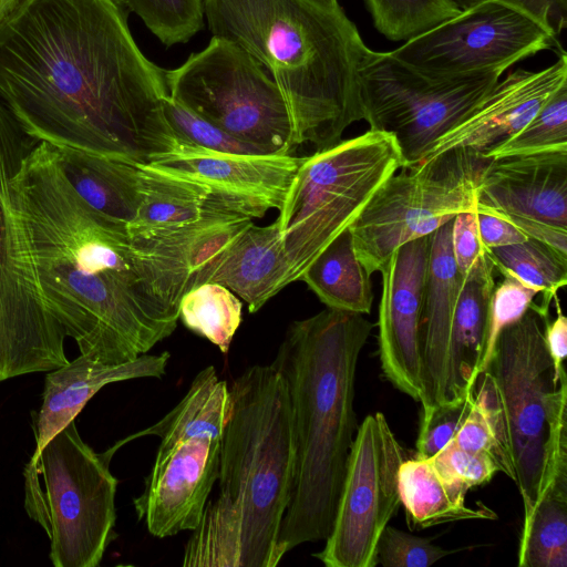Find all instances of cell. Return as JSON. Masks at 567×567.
Segmentation results:
<instances>
[{
    "mask_svg": "<svg viewBox=\"0 0 567 567\" xmlns=\"http://www.w3.org/2000/svg\"><path fill=\"white\" fill-rule=\"evenodd\" d=\"M44 300L82 355L120 364L169 337L179 309L157 290L127 227L74 190L39 142L11 185Z\"/></svg>",
    "mask_w": 567,
    "mask_h": 567,
    "instance_id": "obj_2",
    "label": "cell"
},
{
    "mask_svg": "<svg viewBox=\"0 0 567 567\" xmlns=\"http://www.w3.org/2000/svg\"><path fill=\"white\" fill-rule=\"evenodd\" d=\"M404 159L390 133H365L317 150L301 163L279 209V227L291 282L360 216Z\"/></svg>",
    "mask_w": 567,
    "mask_h": 567,
    "instance_id": "obj_7",
    "label": "cell"
},
{
    "mask_svg": "<svg viewBox=\"0 0 567 567\" xmlns=\"http://www.w3.org/2000/svg\"><path fill=\"white\" fill-rule=\"evenodd\" d=\"M231 410L229 385L219 379L213 365L198 372L184 398L158 422L114 446L146 435L159 437L167 444L194 434L208 433L223 436Z\"/></svg>",
    "mask_w": 567,
    "mask_h": 567,
    "instance_id": "obj_27",
    "label": "cell"
},
{
    "mask_svg": "<svg viewBox=\"0 0 567 567\" xmlns=\"http://www.w3.org/2000/svg\"><path fill=\"white\" fill-rule=\"evenodd\" d=\"M125 0H19L0 22V100L37 142L145 161L168 96Z\"/></svg>",
    "mask_w": 567,
    "mask_h": 567,
    "instance_id": "obj_1",
    "label": "cell"
},
{
    "mask_svg": "<svg viewBox=\"0 0 567 567\" xmlns=\"http://www.w3.org/2000/svg\"><path fill=\"white\" fill-rule=\"evenodd\" d=\"M431 235L400 246L380 268L378 348L384 377L421 402L424 392L421 327Z\"/></svg>",
    "mask_w": 567,
    "mask_h": 567,
    "instance_id": "obj_17",
    "label": "cell"
},
{
    "mask_svg": "<svg viewBox=\"0 0 567 567\" xmlns=\"http://www.w3.org/2000/svg\"><path fill=\"white\" fill-rule=\"evenodd\" d=\"M419 537L388 525L378 543L377 564L383 567H427L453 554Z\"/></svg>",
    "mask_w": 567,
    "mask_h": 567,
    "instance_id": "obj_38",
    "label": "cell"
},
{
    "mask_svg": "<svg viewBox=\"0 0 567 567\" xmlns=\"http://www.w3.org/2000/svg\"><path fill=\"white\" fill-rule=\"evenodd\" d=\"M19 0H0V22L10 13Z\"/></svg>",
    "mask_w": 567,
    "mask_h": 567,
    "instance_id": "obj_46",
    "label": "cell"
},
{
    "mask_svg": "<svg viewBox=\"0 0 567 567\" xmlns=\"http://www.w3.org/2000/svg\"><path fill=\"white\" fill-rule=\"evenodd\" d=\"M548 310L533 305L498 336L474 382L498 443L501 472L516 485L524 517L545 486L567 472V378L556 381L544 328Z\"/></svg>",
    "mask_w": 567,
    "mask_h": 567,
    "instance_id": "obj_6",
    "label": "cell"
},
{
    "mask_svg": "<svg viewBox=\"0 0 567 567\" xmlns=\"http://www.w3.org/2000/svg\"><path fill=\"white\" fill-rule=\"evenodd\" d=\"M555 301L557 316L554 320H546L544 328L545 343L554 365V377L560 381L566 377L564 361L567 354V319L561 312L557 295Z\"/></svg>",
    "mask_w": 567,
    "mask_h": 567,
    "instance_id": "obj_43",
    "label": "cell"
},
{
    "mask_svg": "<svg viewBox=\"0 0 567 567\" xmlns=\"http://www.w3.org/2000/svg\"><path fill=\"white\" fill-rule=\"evenodd\" d=\"M452 223L453 219L431 234L421 327L422 409L447 402L450 334L464 280L453 257Z\"/></svg>",
    "mask_w": 567,
    "mask_h": 567,
    "instance_id": "obj_21",
    "label": "cell"
},
{
    "mask_svg": "<svg viewBox=\"0 0 567 567\" xmlns=\"http://www.w3.org/2000/svg\"><path fill=\"white\" fill-rule=\"evenodd\" d=\"M567 83V55L539 71L517 69L494 87L460 121L441 136L424 159L452 148L484 153L522 130L547 99Z\"/></svg>",
    "mask_w": 567,
    "mask_h": 567,
    "instance_id": "obj_19",
    "label": "cell"
},
{
    "mask_svg": "<svg viewBox=\"0 0 567 567\" xmlns=\"http://www.w3.org/2000/svg\"><path fill=\"white\" fill-rule=\"evenodd\" d=\"M161 107L173 132L189 143L217 152L248 155L267 154L224 132L174 101L169 95L162 100Z\"/></svg>",
    "mask_w": 567,
    "mask_h": 567,
    "instance_id": "obj_35",
    "label": "cell"
},
{
    "mask_svg": "<svg viewBox=\"0 0 567 567\" xmlns=\"http://www.w3.org/2000/svg\"><path fill=\"white\" fill-rule=\"evenodd\" d=\"M476 213L514 225L557 251L567 245V152L488 159L476 188Z\"/></svg>",
    "mask_w": 567,
    "mask_h": 567,
    "instance_id": "obj_16",
    "label": "cell"
},
{
    "mask_svg": "<svg viewBox=\"0 0 567 567\" xmlns=\"http://www.w3.org/2000/svg\"><path fill=\"white\" fill-rule=\"evenodd\" d=\"M374 28L391 41H410L454 18L453 0H363Z\"/></svg>",
    "mask_w": 567,
    "mask_h": 567,
    "instance_id": "obj_33",
    "label": "cell"
},
{
    "mask_svg": "<svg viewBox=\"0 0 567 567\" xmlns=\"http://www.w3.org/2000/svg\"><path fill=\"white\" fill-rule=\"evenodd\" d=\"M559 48L558 38L509 0H481L389 53L433 76L504 73Z\"/></svg>",
    "mask_w": 567,
    "mask_h": 567,
    "instance_id": "obj_12",
    "label": "cell"
},
{
    "mask_svg": "<svg viewBox=\"0 0 567 567\" xmlns=\"http://www.w3.org/2000/svg\"><path fill=\"white\" fill-rule=\"evenodd\" d=\"M171 354H142L120 364H105L80 354L45 375L41 408L33 416L35 450H41L83 410L105 385L140 378L161 379Z\"/></svg>",
    "mask_w": 567,
    "mask_h": 567,
    "instance_id": "obj_20",
    "label": "cell"
},
{
    "mask_svg": "<svg viewBox=\"0 0 567 567\" xmlns=\"http://www.w3.org/2000/svg\"><path fill=\"white\" fill-rule=\"evenodd\" d=\"M207 282H216L258 311L282 288L291 284L288 258L276 220L267 226L254 221L241 230L215 260Z\"/></svg>",
    "mask_w": 567,
    "mask_h": 567,
    "instance_id": "obj_22",
    "label": "cell"
},
{
    "mask_svg": "<svg viewBox=\"0 0 567 567\" xmlns=\"http://www.w3.org/2000/svg\"><path fill=\"white\" fill-rule=\"evenodd\" d=\"M221 439L203 433L159 444L144 489L133 501L153 536L197 527L218 478Z\"/></svg>",
    "mask_w": 567,
    "mask_h": 567,
    "instance_id": "obj_18",
    "label": "cell"
},
{
    "mask_svg": "<svg viewBox=\"0 0 567 567\" xmlns=\"http://www.w3.org/2000/svg\"><path fill=\"white\" fill-rule=\"evenodd\" d=\"M204 14L213 37L269 72L293 146L330 147L363 120L360 71L370 49L338 0H204Z\"/></svg>",
    "mask_w": 567,
    "mask_h": 567,
    "instance_id": "obj_5",
    "label": "cell"
},
{
    "mask_svg": "<svg viewBox=\"0 0 567 567\" xmlns=\"http://www.w3.org/2000/svg\"><path fill=\"white\" fill-rule=\"evenodd\" d=\"M519 567L567 566V475L557 476L524 517Z\"/></svg>",
    "mask_w": 567,
    "mask_h": 567,
    "instance_id": "obj_29",
    "label": "cell"
},
{
    "mask_svg": "<svg viewBox=\"0 0 567 567\" xmlns=\"http://www.w3.org/2000/svg\"><path fill=\"white\" fill-rule=\"evenodd\" d=\"M372 328L361 313L327 308L293 321L271 363L287 384L295 443L292 488L278 537L281 557L331 532L359 426L358 360Z\"/></svg>",
    "mask_w": 567,
    "mask_h": 567,
    "instance_id": "obj_3",
    "label": "cell"
},
{
    "mask_svg": "<svg viewBox=\"0 0 567 567\" xmlns=\"http://www.w3.org/2000/svg\"><path fill=\"white\" fill-rule=\"evenodd\" d=\"M451 442L467 451L488 454L501 472V454L494 429L484 405L475 395L472 409Z\"/></svg>",
    "mask_w": 567,
    "mask_h": 567,
    "instance_id": "obj_41",
    "label": "cell"
},
{
    "mask_svg": "<svg viewBox=\"0 0 567 567\" xmlns=\"http://www.w3.org/2000/svg\"><path fill=\"white\" fill-rule=\"evenodd\" d=\"M430 460L443 480L466 491L489 482L499 472L488 454L461 449L451 441Z\"/></svg>",
    "mask_w": 567,
    "mask_h": 567,
    "instance_id": "obj_39",
    "label": "cell"
},
{
    "mask_svg": "<svg viewBox=\"0 0 567 567\" xmlns=\"http://www.w3.org/2000/svg\"><path fill=\"white\" fill-rule=\"evenodd\" d=\"M487 252L502 275H509L542 293L544 308L549 309L557 291L567 284V257L538 240L528 238Z\"/></svg>",
    "mask_w": 567,
    "mask_h": 567,
    "instance_id": "obj_30",
    "label": "cell"
},
{
    "mask_svg": "<svg viewBox=\"0 0 567 567\" xmlns=\"http://www.w3.org/2000/svg\"><path fill=\"white\" fill-rule=\"evenodd\" d=\"M404 451L381 412L358 426L333 525L313 556L327 567H375L383 529L401 499L399 470Z\"/></svg>",
    "mask_w": 567,
    "mask_h": 567,
    "instance_id": "obj_13",
    "label": "cell"
},
{
    "mask_svg": "<svg viewBox=\"0 0 567 567\" xmlns=\"http://www.w3.org/2000/svg\"><path fill=\"white\" fill-rule=\"evenodd\" d=\"M547 152H567V83L547 99L522 130L481 156L496 159Z\"/></svg>",
    "mask_w": 567,
    "mask_h": 567,
    "instance_id": "obj_32",
    "label": "cell"
},
{
    "mask_svg": "<svg viewBox=\"0 0 567 567\" xmlns=\"http://www.w3.org/2000/svg\"><path fill=\"white\" fill-rule=\"evenodd\" d=\"M167 48L187 43L204 27V0H125Z\"/></svg>",
    "mask_w": 567,
    "mask_h": 567,
    "instance_id": "obj_34",
    "label": "cell"
},
{
    "mask_svg": "<svg viewBox=\"0 0 567 567\" xmlns=\"http://www.w3.org/2000/svg\"><path fill=\"white\" fill-rule=\"evenodd\" d=\"M487 161L474 150L452 148L389 177L349 228L367 271H379L400 246L431 235L458 213L475 210Z\"/></svg>",
    "mask_w": 567,
    "mask_h": 567,
    "instance_id": "obj_9",
    "label": "cell"
},
{
    "mask_svg": "<svg viewBox=\"0 0 567 567\" xmlns=\"http://www.w3.org/2000/svg\"><path fill=\"white\" fill-rule=\"evenodd\" d=\"M474 403V388L463 396L422 409L415 458L427 460L457 433Z\"/></svg>",
    "mask_w": 567,
    "mask_h": 567,
    "instance_id": "obj_36",
    "label": "cell"
},
{
    "mask_svg": "<svg viewBox=\"0 0 567 567\" xmlns=\"http://www.w3.org/2000/svg\"><path fill=\"white\" fill-rule=\"evenodd\" d=\"M169 96L229 135L267 154H290L292 125L285 99L265 69L238 45L212 37L176 69Z\"/></svg>",
    "mask_w": 567,
    "mask_h": 567,
    "instance_id": "obj_10",
    "label": "cell"
},
{
    "mask_svg": "<svg viewBox=\"0 0 567 567\" xmlns=\"http://www.w3.org/2000/svg\"><path fill=\"white\" fill-rule=\"evenodd\" d=\"M217 496L208 501L184 547V567H275L295 470L289 392L270 363L229 385Z\"/></svg>",
    "mask_w": 567,
    "mask_h": 567,
    "instance_id": "obj_4",
    "label": "cell"
},
{
    "mask_svg": "<svg viewBox=\"0 0 567 567\" xmlns=\"http://www.w3.org/2000/svg\"><path fill=\"white\" fill-rule=\"evenodd\" d=\"M145 163L189 178L252 218L280 209L302 157L234 154L189 143L167 124L162 109L144 140Z\"/></svg>",
    "mask_w": 567,
    "mask_h": 567,
    "instance_id": "obj_15",
    "label": "cell"
},
{
    "mask_svg": "<svg viewBox=\"0 0 567 567\" xmlns=\"http://www.w3.org/2000/svg\"><path fill=\"white\" fill-rule=\"evenodd\" d=\"M478 231L486 250L523 243L528 237L511 223L494 215L477 213Z\"/></svg>",
    "mask_w": 567,
    "mask_h": 567,
    "instance_id": "obj_45",
    "label": "cell"
},
{
    "mask_svg": "<svg viewBox=\"0 0 567 567\" xmlns=\"http://www.w3.org/2000/svg\"><path fill=\"white\" fill-rule=\"evenodd\" d=\"M502 73L433 76L389 52L369 50L360 71L363 120L394 136L403 168L423 162L434 143L494 87Z\"/></svg>",
    "mask_w": 567,
    "mask_h": 567,
    "instance_id": "obj_11",
    "label": "cell"
},
{
    "mask_svg": "<svg viewBox=\"0 0 567 567\" xmlns=\"http://www.w3.org/2000/svg\"><path fill=\"white\" fill-rule=\"evenodd\" d=\"M451 243L457 270L465 277L475 262L487 252L480 237L475 210L462 212L454 216Z\"/></svg>",
    "mask_w": 567,
    "mask_h": 567,
    "instance_id": "obj_42",
    "label": "cell"
},
{
    "mask_svg": "<svg viewBox=\"0 0 567 567\" xmlns=\"http://www.w3.org/2000/svg\"><path fill=\"white\" fill-rule=\"evenodd\" d=\"M241 308L240 300L228 288L205 282L182 297L178 319L226 354L240 326Z\"/></svg>",
    "mask_w": 567,
    "mask_h": 567,
    "instance_id": "obj_31",
    "label": "cell"
},
{
    "mask_svg": "<svg viewBox=\"0 0 567 567\" xmlns=\"http://www.w3.org/2000/svg\"><path fill=\"white\" fill-rule=\"evenodd\" d=\"M502 276L491 297L487 340L478 373L489 359L499 333L519 320L539 293L509 275Z\"/></svg>",
    "mask_w": 567,
    "mask_h": 567,
    "instance_id": "obj_37",
    "label": "cell"
},
{
    "mask_svg": "<svg viewBox=\"0 0 567 567\" xmlns=\"http://www.w3.org/2000/svg\"><path fill=\"white\" fill-rule=\"evenodd\" d=\"M399 492L408 525L420 530L471 519H495L487 507H468L466 489L443 480L430 458L404 460L399 470Z\"/></svg>",
    "mask_w": 567,
    "mask_h": 567,
    "instance_id": "obj_26",
    "label": "cell"
},
{
    "mask_svg": "<svg viewBox=\"0 0 567 567\" xmlns=\"http://www.w3.org/2000/svg\"><path fill=\"white\" fill-rule=\"evenodd\" d=\"M453 1L456 3V6L461 10H463V9L472 7L473 4L477 3L481 0H453Z\"/></svg>",
    "mask_w": 567,
    "mask_h": 567,
    "instance_id": "obj_47",
    "label": "cell"
},
{
    "mask_svg": "<svg viewBox=\"0 0 567 567\" xmlns=\"http://www.w3.org/2000/svg\"><path fill=\"white\" fill-rule=\"evenodd\" d=\"M495 270L486 252L464 277L450 334L447 402L472 390L477 378L487 340Z\"/></svg>",
    "mask_w": 567,
    "mask_h": 567,
    "instance_id": "obj_23",
    "label": "cell"
},
{
    "mask_svg": "<svg viewBox=\"0 0 567 567\" xmlns=\"http://www.w3.org/2000/svg\"><path fill=\"white\" fill-rule=\"evenodd\" d=\"M38 143L0 100V198L3 200L10 202L11 185Z\"/></svg>",
    "mask_w": 567,
    "mask_h": 567,
    "instance_id": "obj_40",
    "label": "cell"
},
{
    "mask_svg": "<svg viewBox=\"0 0 567 567\" xmlns=\"http://www.w3.org/2000/svg\"><path fill=\"white\" fill-rule=\"evenodd\" d=\"M115 453H96L70 422L24 468V507L50 539L54 567H96L116 537Z\"/></svg>",
    "mask_w": 567,
    "mask_h": 567,
    "instance_id": "obj_8",
    "label": "cell"
},
{
    "mask_svg": "<svg viewBox=\"0 0 567 567\" xmlns=\"http://www.w3.org/2000/svg\"><path fill=\"white\" fill-rule=\"evenodd\" d=\"M518 6L537 22L549 30L556 38L567 27V0H509Z\"/></svg>",
    "mask_w": 567,
    "mask_h": 567,
    "instance_id": "obj_44",
    "label": "cell"
},
{
    "mask_svg": "<svg viewBox=\"0 0 567 567\" xmlns=\"http://www.w3.org/2000/svg\"><path fill=\"white\" fill-rule=\"evenodd\" d=\"M55 152L75 193L99 214L127 227L140 202L137 161L72 147H55Z\"/></svg>",
    "mask_w": 567,
    "mask_h": 567,
    "instance_id": "obj_25",
    "label": "cell"
},
{
    "mask_svg": "<svg viewBox=\"0 0 567 567\" xmlns=\"http://www.w3.org/2000/svg\"><path fill=\"white\" fill-rule=\"evenodd\" d=\"M140 202L127 225L132 240L165 236L200 219L220 198L202 184L166 172L145 162H136ZM223 200V199H221Z\"/></svg>",
    "mask_w": 567,
    "mask_h": 567,
    "instance_id": "obj_24",
    "label": "cell"
},
{
    "mask_svg": "<svg viewBox=\"0 0 567 567\" xmlns=\"http://www.w3.org/2000/svg\"><path fill=\"white\" fill-rule=\"evenodd\" d=\"M370 277L355 254L348 229L321 251L300 280L328 308L368 315L373 301Z\"/></svg>",
    "mask_w": 567,
    "mask_h": 567,
    "instance_id": "obj_28",
    "label": "cell"
},
{
    "mask_svg": "<svg viewBox=\"0 0 567 567\" xmlns=\"http://www.w3.org/2000/svg\"><path fill=\"white\" fill-rule=\"evenodd\" d=\"M65 338L44 300L22 221L0 198V382L65 365Z\"/></svg>",
    "mask_w": 567,
    "mask_h": 567,
    "instance_id": "obj_14",
    "label": "cell"
}]
</instances>
